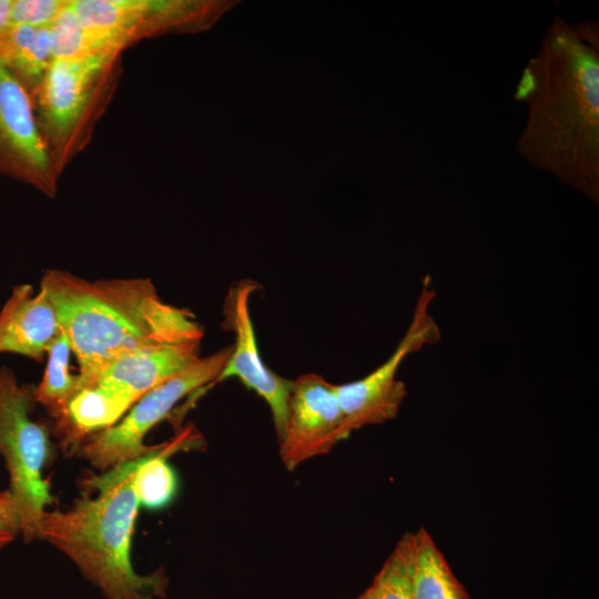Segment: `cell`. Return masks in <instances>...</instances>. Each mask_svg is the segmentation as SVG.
<instances>
[{"instance_id":"1","label":"cell","mask_w":599,"mask_h":599,"mask_svg":"<svg viewBox=\"0 0 599 599\" xmlns=\"http://www.w3.org/2000/svg\"><path fill=\"white\" fill-rule=\"evenodd\" d=\"M514 98L527 106L516 149L534 167L599 200V23L559 14L524 68Z\"/></svg>"},{"instance_id":"2","label":"cell","mask_w":599,"mask_h":599,"mask_svg":"<svg viewBox=\"0 0 599 599\" xmlns=\"http://www.w3.org/2000/svg\"><path fill=\"white\" fill-rule=\"evenodd\" d=\"M40 288L55 311L81 375L136 349L202 341L204 335L194 314L164 302L149 278L89 281L49 270Z\"/></svg>"},{"instance_id":"3","label":"cell","mask_w":599,"mask_h":599,"mask_svg":"<svg viewBox=\"0 0 599 599\" xmlns=\"http://www.w3.org/2000/svg\"><path fill=\"white\" fill-rule=\"evenodd\" d=\"M142 457L89 477L95 497L80 498L67 511L45 510L39 522L38 540L65 554L105 599H158L169 587L163 569L140 575L131 561L140 506L133 478Z\"/></svg>"},{"instance_id":"4","label":"cell","mask_w":599,"mask_h":599,"mask_svg":"<svg viewBox=\"0 0 599 599\" xmlns=\"http://www.w3.org/2000/svg\"><path fill=\"white\" fill-rule=\"evenodd\" d=\"M121 52L54 59L32 103L38 128L58 175L84 148L102 113Z\"/></svg>"},{"instance_id":"5","label":"cell","mask_w":599,"mask_h":599,"mask_svg":"<svg viewBox=\"0 0 599 599\" xmlns=\"http://www.w3.org/2000/svg\"><path fill=\"white\" fill-rule=\"evenodd\" d=\"M35 387L20 384L12 369L0 367V456L9 474V489L16 500L26 541L38 540L45 506L52 501L43 468L51 457L44 425L30 413L37 405Z\"/></svg>"},{"instance_id":"6","label":"cell","mask_w":599,"mask_h":599,"mask_svg":"<svg viewBox=\"0 0 599 599\" xmlns=\"http://www.w3.org/2000/svg\"><path fill=\"white\" fill-rule=\"evenodd\" d=\"M232 345L201 356L194 364L142 396L115 425L90 436L78 450L93 467L105 471L138 459L156 446H145V435L185 396L215 382Z\"/></svg>"},{"instance_id":"7","label":"cell","mask_w":599,"mask_h":599,"mask_svg":"<svg viewBox=\"0 0 599 599\" xmlns=\"http://www.w3.org/2000/svg\"><path fill=\"white\" fill-rule=\"evenodd\" d=\"M434 292L424 282L412 321L392 355L365 377L336 385L337 397L349 433L394 419L407 395L397 372L404 359L427 344H435L440 332L429 314Z\"/></svg>"},{"instance_id":"8","label":"cell","mask_w":599,"mask_h":599,"mask_svg":"<svg viewBox=\"0 0 599 599\" xmlns=\"http://www.w3.org/2000/svg\"><path fill=\"white\" fill-rule=\"evenodd\" d=\"M227 2L197 0H69V10L87 27L113 30L131 44L143 38L207 27Z\"/></svg>"},{"instance_id":"9","label":"cell","mask_w":599,"mask_h":599,"mask_svg":"<svg viewBox=\"0 0 599 599\" xmlns=\"http://www.w3.org/2000/svg\"><path fill=\"white\" fill-rule=\"evenodd\" d=\"M349 435L336 385L314 373L293 379L286 423L278 439L281 460L287 470L328 454Z\"/></svg>"},{"instance_id":"10","label":"cell","mask_w":599,"mask_h":599,"mask_svg":"<svg viewBox=\"0 0 599 599\" xmlns=\"http://www.w3.org/2000/svg\"><path fill=\"white\" fill-rule=\"evenodd\" d=\"M0 174L26 183L49 197L58 180L35 120L30 94L0 63Z\"/></svg>"},{"instance_id":"11","label":"cell","mask_w":599,"mask_h":599,"mask_svg":"<svg viewBox=\"0 0 599 599\" xmlns=\"http://www.w3.org/2000/svg\"><path fill=\"white\" fill-rule=\"evenodd\" d=\"M257 291L251 280L234 283L224 298L222 326L234 334L229 359L214 383L237 377L267 404L277 438L283 435L293 379L282 377L263 362L250 312V301Z\"/></svg>"},{"instance_id":"12","label":"cell","mask_w":599,"mask_h":599,"mask_svg":"<svg viewBox=\"0 0 599 599\" xmlns=\"http://www.w3.org/2000/svg\"><path fill=\"white\" fill-rule=\"evenodd\" d=\"M202 341L150 346L120 355L88 374L77 389L100 387L133 406L142 396L194 364Z\"/></svg>"},{"instance_id":"13","label":"cell","mask_w":599,"mask_h":599,"mask_svg":"<svg viewBox=\"0 0 599 599\" xmlns=\"http://www.w3.org/2000/svg\"><path fill=\"white\" fill-rule=\"evenodd\" d=\"M61 328L55 311L41 288L30 284L12 288L0 312V354L13 353L42 362Z\"/></svg>"},{"instance_id":"14","label":"cell","mask_w":599,"mask_h":599,"mask_svg":"<svg viewBox=\"0 0 599 599\" xmlns=\"http://www.w3.org/2000/svg\"><path fill=\"white\" fill-rule=\"evenodd\" d=\"M53 61L50 28L12 24L0 33V63L33 98Z\"/></svg>"},{"instance_id":"15","label":"cell","mask_w":599,"mask_h":599,"mask_svg":"<svg viewBox=\"0 0 599 599\" xmlns=\"http://www.w3.org/2000/svg\"><path fill=\"white\" fill-rule=\"evenodd\" d=\"M131 407L97 386L77 389L68 403L65 424L59 432L64 450L78 451L90 436L115 425Z\"/></svg>"},{"instance_id":"16","label":"cell","mask_w":599,"mask_h":599,"mask_svg":"<svg viewBox=\"0 0 599 599\" xmlns=\"http://www.w3.org/2000/svg\"><path fill=\"white\" fill-rule=\"evenodd\" d=\"M413 599H470L428 531L410 532Z\"/></svg>"},{"instance_id":"17","label":"cell","mask_w":599,"mask_h":599,"mask_svg":"<svg viewBox=\"0 0 599 599\" xmlns=\"http://www.w3.org/2000/svg\"><path fill=\"white\" fill-rule=\"evenodd\" d=\"M197 438L199 436L191 428H186L171 441L156 445L152 451L141 458L133 478V487L140 505L150 509H160L173 500L177 489V479L166 459L196 443Z\"/></svg>"},{"instance_id":"18","label":"cell","mask_w":599,"mask_h":599,"mask_svg":"<svg viewBox=\"0 0 599 599\" xmlns=\"http://www.w3.org/2000/svg\"><path fill=\"white\" fill-rule=\"evenodd\" d=\"M54 59H78L104 52H122L131 42L120 33L83 26L69 10L50 27Z\"/></svg>"},{"instance_id":"19","label":"cell","mask_w":599,"mask_h":599,"mask_svg":"<svg viewBox=\"0 0 599 599\" xmlns=\"http://www.w3.org/2000/svg\"><path fill=\"white\" fill-rule=\"evenodd\" d=\"M70 343L61 331L47 351L48 361L40 384L35 387V399L55 422L60 432L67 419V407L77 392V375L70 373Z\"/></svg>"},{"instance_id":"20","label":"cell","mask_w":599,"mask_h":599,"mask_svg":"<svg viewBox=\"0 0 599 599\" xmlns=\"http://www.w3.org/2000/svg\"><path fill=\"white\" fill-rule=\"evenodd\" d=\"M373 599H413L410 588V532L396 544L372 585Z\"/></svg>"},{"instance_id":"21","label":"cell","mask_w":599,"mask_h":599,"mask_svg":"<svg viewBox=\"0 0 599 599\" xmlns=\"http://www.w3.org/2000/svg\"><path fill=\"white\" fill-rule=\"evenodd\" d=\"M69 0H12L11 26L50 28L67 10Z\"/></svg>"},{"instance_id":"22","label":"cell","mask_w":599,"mask_h":599,"mask_svg":"<svg viewBox=\"0 0 599 599\" xmlns=\"http://www.w3.org/2000/svg\"><path fill=\"white\" fill-rule=\"evenodd\" d=\"M21 534L20 516L10 489L0 491V549Z\"/></svg>"},{"instance_id":"23","label":"cell","mask_w":599,"mask_h":599,"mask_svg":"<svg viewBox=\"0 0 599 599\" xmlns=\"http://www.w3.org/2000/svg\"><path fill=\"white\" fill-rule=\"evenodd\" d=\"M12 0H0V33L11 27Z\"/></svg>"},{"instance_id":"24","label":"cell","mask_w":599,"mask_h":599,"mask_svg":"<svg viewBox=\"0 0 599 599\" xmlns=\"http://www.w3.org/2000/svg\"><path fill=\"white\" fill-rule=\"evenodd\" d=\"M357 599H373L370 590L367 588Z\"/></svg>"}]
</instances>
